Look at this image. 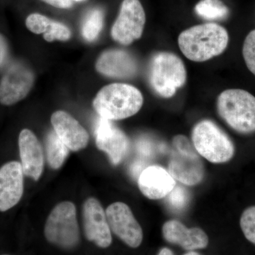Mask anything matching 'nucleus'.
Returning <instances> with one entry per match:
<instances>
[{"label":"nucleus","mask_w":255,"mask_h":255,"mask_svg":"<svg viewBox=\"0 0 255 255\" xmlns=\"http://www.w3.org/2000/svg\"><path fill=\"white\" fill-rule=\"evenodd\" d=\"M229 36L217 23L196 25L180 33L178 38L183 54L194 62H204L218 56L227 48Z\"/></svg>","instance_id":"nucleus-1"},{"label":"nucleus","mask_w":255,"mask_h":255,"mask_svg":"<svg viewBox=\"0 0 255 255\" xmlns=\"http://www.w3.org/2000/svg\"><path fill=\"white\" fill-rule=\"evenodd\" d=\"M143 97L137 88L127 84L114 83L104 87L96 96L94 108L102 118L122 120L136 114Z\"/></svg>","instance_id":"nucleus-2"},{"label":"nucleus","mask_w":255,"mask_h":255,"mask_svg":"<svg viewBox=\"0 0 255 255\" xmlns=\"http://www.w3.org/2000/svg\"><path fill=\"white\" fill-rule=\"evenodd\" d=\"M220 117L233 130L243 134L255 132V97L239 89L225 90L219 96Z\"/></svg>","instance_id":"nucleus-3"},{"label":"nucleus","mask_w":255,"mask_h":255,"mask_svg":"<svg viewBox=\"0 0 255 255\" xmlns=\"http://www.w3.org/2000/svg\"><path fill=\"white\" fill-rule=\"evenodd\" d=\"M191 137L196 152L212 163H224L234 155L232 140L211 121L203 120L196 124Z\"/></svg>","instance_id":"nucleus-4"},{"label":"nucleus","mask_w":255,"mask_h":255,"mask_svg":"<svg viewBox=\"0 0 255 255\" xmlns=\"http://www.w3.org/2000/svg\"><path fill=\"white\" fill-rule=\"evenodd\" d=\"M187 72L182 60L173 53H157L151 61L150 82L154 91L164 98L173 97L185 84Z\"/></svg>","instance_id":"nucleus-5"},{"label":"nucleus","mask_w":255,"mask_h":255,"mask_svg":"<svg viewBox=\"0 0 255 255\" xmlns=\"http://www.w3.org/2000/svg\"><path fill=\"white\" fill-rule=\"evenodd\" d=\"M47 241L65 250L73 249L80 242L76 207L73 202L63 201L52 210L46 225Z\"/></svg>","instance_id":"nucleus-6"},{"label":"nucleus","mask_w":255,"mask_h":255,"mask_svg":"<svg viewBox=\"0 0 255 255\" xmlns=\"http://www.w3.org/2000/svg\"><path fill=\"white\" fill-rule=\"evenodd\" d=\"M173 146L174 150L169 162V174L184 185L200 183L204 179V167L195 148L184 135L174 137Z\"/></svg>","instance_id":"nucleus-7"},{"label":"nucleus","mask_w":255,"mask_h":255,"mask_svg":"<svg viewBox=\"0 0 255 255\" xmlns=\"http://www.w3.org/2000/svg\"><path fill=\"white\" fill-rule=\"evenodd\" d=\"M145 20V11L139 0H124L112 28V38L121 44H130L141 37Z\"/></svg>","instance_id":"nucleus-8"},{"label":"nucleus","mask_w":255,"mask_h":255,"mask_svg":"<svg viewBox=\"0 0 255 255\" xmlns=\"http://www.w3.org/2000/svg\"><path fill=\"white\" fill-rule=\"evenodd\" d=\"M34 83V74L21 62L8 67L0 80V103L10 106L23 100Z\"/></svg>","instance_id":"nucleus-9"},{"label":"nucleus","mask_w":255,"mask_h":255,"mask_svg":"<svg viewBox=\"0 0 255 255\" xmlns=\"http://www.w3.org/2000/svg\"><path fill=\"white\" fill-rule=\"evenodd\" d=\"M106 215L111 231L117 237L130 248L140 246L143 238L142 228L127 204L114 203L106 210Z\"/></svg>","instance_id":"nucleus-10"},{"label":"nucleus","mask_w":255,"mask_h":255,"mask_svg":"<svg viewBox=\"0 0 255 255\" xmlns=\"http://www.w3.org/2000/svg\"><path fill=\"white\" fill-rule=\"evenodd\" d=\"M96 145L108 155L114 165L120 164L127 156L130 142L125 133L112 121L99 119L95 129Z\"/></svg>","instance_id":"nucleus-11"},{"label":"nucleus","mask_w":255,"mask_h":255,"mask_svg":"<svg viewBox=\"0 0 255 255\" xmlns=\"http://www.w3.org/2000/svg\"><path fill=\"white\" fill-rule=\"evenodd\" d=\"M84 231L89 241L102 248H107L112 242V231L107 221L106 211L100 201L93 197L84 203L82 209Z\"/></svg>","instance_id":"nucleus-12"},{"label":"nucleus","mask_w":255,"mask_h":255,"mask_svg":"<svg viewBox=\"0 0 255 255\" xmlns=\"http://www.w3.org/2000/svg\"><path fill=\"white\" fill-rule=\"evenodd\" d=\"M22 166L17 161L4 164L0 168V211L4 212L21 200L23 193Z\"/></svg>","instance_id":"nucleus-13"},{"label":"nucleus","mask_w":255,"mask_h":255,"mask_svg":"<svg viewBox=\"0 0 255 255\" xmlns=\"http://www.w3.org/2000/svg\"><path fill=\"white\" fill-rule=\"evenodd\" d=\"M18 147L23 174L38 181L43 173L44 155L41 143L29 129H23L20 132Z\"/></svg>","instance_id":"nucleus-14"},{"label":"nucleus","mask_w":255,"mask_h":255,"mask_svg":"<svg viewBox=\"0 0 255 255\" xmlns=\"http://www.w3.org/2000/svg\"><path fill=\"white\" fill-rule=\"evenodd\" d=\"M51 123L58 136L70 150L77 152L88 145V132L70 114L64 111L54 112Z\"/></svg>","instance_id":"nucleus-15"},{"label":"nucleus","mask_w":255,"mask_h":255,"mask_svg":"<svg viewBox=\"0 0 255 255\" xmlns=\"http://www.w3.org/2000/svg\"><path fill=\"white\" fill-rule=\"evenodd\" d=\"M139 189L145 197L158 200L166 197L175 187V179L165 169L149 166L142 170L137 181Z\"/></svg>","instance_id":"nucleus-16"},{"label":"nucleus","mask_w":255,"mask_h":255,"mask_svg":"<svg viewBox=\"0 0 255 255\" xmlns=\"http://www.w3.org/2000/svg\"><path fill=\"white\" fill-rule=\"evenodd\" d=\"M162 235L166 241L182 247L188 251L204 249L209 245V238L202 229L188 228L175 220L164 223L162 226Z\"/></svg>","instance_id":"nucleus-17"},{"label":"nucleus","mask_w":255,"mask_h":255,"mask_svg":"<svg viewBox=\"0 0 255 255\" xmlns=\"http://www.w3.org/2000/svg\"><path fill=\"white\" fill-rule=\"evenodd\" d=\"M97 71L110 78L127 79L135 76L137 65L133 57L122 50L104 52L96 64Z\"/></svg>","instance_id":"nucleus-18"},{"label":"nucleus","mask_w":255,"mask_h":255,"mask_svg":"<svg viewBox=\"0 0 255 255\" xmlns=\"http://www.w3.org/2000/svg\"><path fill=\"white\" fill-rule=\"evenodd\" d=\"M46 149L47 161L50 167L53 169H60L68 157L70 149L60 140L55 130L47 135Z\"/></svg>","instance_id":"nucleus-19"},{"label":"nucleus","mask_w":255,"mask_h":255,"mask_svg":"<svg viewBox=\"0 0 255 255\" xmlns=\"http://www.w3.org/2000/svg\"><path fill=\"white\" fill-rule=\"evenodd\" d=\"M195 11L206 20L224 19L229 14V9L221 0H201L196 5Z\"/></svg>","instance_id":"nucleus-20"},{"label":"nucleus","mask_w":255,"mask_h":255,"mask_svg":"<svg viewBox=\"0 0 255 255\" xmlns=\"http://www.w3.org/2000/svg\"><path fill=\"white\" fill-rule=\"evenodd\" d=\"M104 23V13L102 9H94L85 18L82 26V35L88 41H93L100 35Z\"/></svg>","instance_id":"nucleus-21"},{"label":"nucleus","mask_w":255,"mask_h":255,"mask_svg":"<svg viewBox=\"0 0 255 255\" xmlns=\"http://www.w3.org/2000/svg\"><path fill=\"white\" fill-rule=\"evenodd\" d=\"M241 227L247 239L255 245V206L248 208L243 213Z\"/></svg>","instance_id":"nucleus-22"},{"label":"nucleus","mask_w":255,"mask_h":255,"mask_svg":"<svg viewBox=\"0 0 255 255\" xmlns=\"http://www.w3.org/2000/svg\"><path fill=\"white\" fill-rule=\"evenodd\" d=\"M71 37V31L68 26L58 21H52L48 31L43 33V38L48 42L66 41Z\"/></svg>","instance_id":"nucleus-23"},{"label":"nucleus","mask_w":255,"mask_h":255,"mask_svg":"<svg viewBox=\"0 0 255 255\" xmlns=\"http://www.w3.org/2000/svg\"><path fill=\"white\" fill-rule=\"evenodd\" d=\"M53 20L43 15L37 14H30L26 18V26L28 29L36 34L45 33L48 31Z\"/></svg>","instance_id":"nucleus-24"},{"label":"nucleus","mask_w":255,"mask_h":255,"mask_svg":"<svg viewBox=\"0 0 255 255\" xmlns=\"http://www.w3.org/2000/svg\"><path fill=\"white\" fill-rule=\"evenodd\" d=\"M243 54L247 67L255 75V30L247 36L243 44Z\"/></svg>","instance_id":"nucleus-25"},{"label":"nucleus","mask_w":255,"mask_h":255,"mask_svg":"<svg viewBox=\"0 0 255 255\" xmlns=\"http://www.w3.org/2000/svg\"><path fill=\"white\" fill-rule=\"evenodd\" d=\"M169 206L175 210H182L187 206L189 194L184 188L177 186L166 196Z\"/></svg>","instance_id":"nucleus-26"},{"label":"nucleus","mask_w":255,"mask_h":255,"mask_svg":"<svg viewBox=\"0 0 255 255\" xmlns=\"http://www.w3.org/2000/svg\"><path fill=\"white\" fill-rule=\"evenodd\" d=\"M8 45L4 37L0 33V68L2 66L8 58Z\"/></svg>","instance_id":"nucleus-27"},{"label":"nucleus","mask_w":255,"mask_h":255,"mask_svg":"<svg viewBox=\"0 0 255 255\" xmlns=\"http://www.w3.org/2000/svg\"><path fill=\"white\" fill-rule=\"evenodd\" d=\"M42 1L60 9H68L73 6V0H42Z\"/></svg>","instance_id":"nucleus-28"},{"label":"nucleus","mask_w":255,"mask_h":255,"mask_svg":"<svg viewBox=\"0 0 255 255\" xmlns=\"http://www.w3.org/2000/svg\"><path fill=\"white\" fill-rule=\"evenodd\" d=\"M157 255H174L173 253L168 248H162Z\"/></svg>","instance_id":"nucleus-29"},{"label":"nucleus","mask_w":255,"mask_h":255,"mask_svg":"<svg viewBox=\"0 0 255 255\" xmlns=\"http://www.w3.org/2000/svg\"><path fill=\"white\" fill-rule=\"evenodd\" d=\"M184 255H201L199 253H196V252L194 251H190L189 253H187V254Z\"/></svg>","instance_id":"nucleus-30"},{"label":"nucleus","mask_w":255,"mask_h":255,"mask_svg":"<svg viewBox=\"0 0 255 255\" xmlns=\"http://www.w3.org/2000/svg\"><path fill=\"white\" fill-rule=\"evenodd\" d=\"M73 1H83V0H73Z\"/></svg>","instance_id":"nucleus-31"}]
</instances>
